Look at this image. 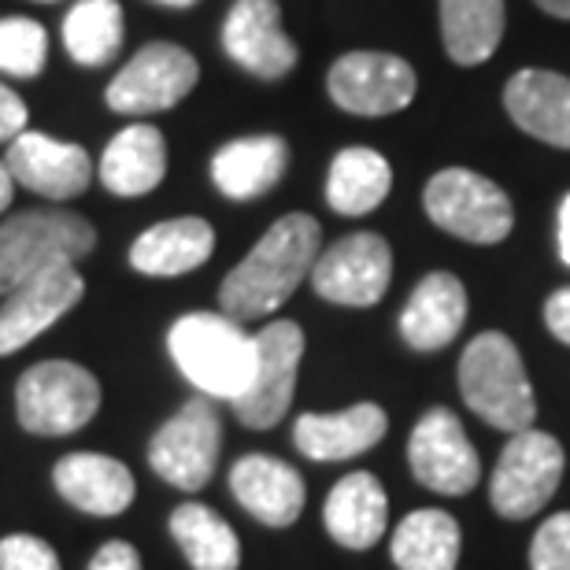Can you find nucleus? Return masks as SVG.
<instances>
[{
    "label": "nucleus",
    "mask_w": 570,
    "mask_h": 570,
    "mask_svg": "<svg viewBox=\"0 0 570 570\" xmlns=\"http://www.w3.org/2000/svg\"><path fill=\"white\" fill-rule=\"evenodd\" d=\"M41 4H52V0H41Z\"/></svg>",
    "instance_id": "nucleus-41"
},
{
    "label": "nucleus",
    "mask_w": 570,
    "mask_h": 570,
    "mask_svg": "<svg viewBox=\"0 0 570 570\" xmlns=\"http://www.w3.org/2000/svg\"><path fill=\"white\" fill-rule=\"evenodd\" d=\"M567 455L563 444L544 430L511 433L497 471L489 478V500L504 519H530L549 504L560 489Z\"/></svg>",
    "instance_id": "nucleus-7"
},
{
    "label": "nucleus",
    "mask_w": 570,
    "mask_h": 570,
    "mask_svg": "<svg viewBox=\"0 0 570 570\" xmlns=\"http://www.w3.org/2000/svg\"><path fill=\"white\" fill-rule=\"evenodd\" d=\"M4 167L19 186H27L45 200L82 197L94 181V164H89L82 145L56 141L38 130H22L16 141H8Z\"/></svg>",
    "instance_id": "nucleus-15"
},
{
    "label": "nucleus",
    "mask_w": 570,
    "mask_h": 570,
    "mask_svg": "<svg viewBox=\"0 0 570 570\" xmlns=\"http://www.w3.org/2000/svg\"><path fill=\"white\" fill-rule=\"evenodd\" d=\"M86 282L75 264L45 267L41 275L19 282L16 289L0 301V356H11L33 337H41L52 323L71 312L82 301Z\"/></svg>",
    "instance_id": "nucleus-14"
},
{
    "label": "nucleus",
    "mask_w": 570,
    "mask_h": 570,
    "mask_svg": "<svg viewBox=\"0 0 570 570\" xmlns=\"http://www.w3.org/2000/svg\"><path fill=\"white\" fill-rule=\"evenodd\" d=\"M330 100L352 116H393L412 105L415 71L393 52H345L326 75Z\"/></svg>",
    "instance_id": "nucleus-12"
},
{
    "label": "nucleus",
    "mask_w": 570,
    "mask_h": 570,
    "mask_svg": "<svg viewBox=\"0 0 570 570\" xmlns=\"http://www.w3.org/2000/svg\"><path fill=\"white\" fill-rule=\"evenodd\" d=\"M170 538L186 552L193 570L242 567V541H237L230 522H226L219 511H212L208 504L189 500V504L175 508V515H170Z\"/></svg>",
    "instance_id": "nucleus-28"
},
{
    "label": "nucleus",
    "mask_w": 570,
    "mask_h": 570,
    "mask_svg": "<svg viewBox=\"0 0 570 570\" xmlns=\"http://www.w3.org/2000/svg\"><path fill=\"white\" fill-rule=\"evenodd\" d=\"M460 393L466 407L485 419L489 426L504 430L508 438L519 430H530L538 419L527 367L508 334H478L460 356Z\"/></svg>",
    "instance_id": "nucleus-3"
},
{
    "label": "nucleus",
    "mask_w": 570,
    "mask_h": 570,
    "mask_svg": "<svg viewBox=\"0 0 570 570\" xmlns=\"http://www.w3.org/2000/svg\"><path fill=\"white\" fill-rule=\"evenodd\" d=\"M393 563L401 570H455L460 563V522L449 511H412L393 530Z\"/></svg>",
    "instance_id": "nucleus-29"
},
{
    "label": "nucleus",
    "mask_w": 570,
    "mask_h": 570,
    "mask_svg": "<svg viewBox=\"0 0 570 570\" xmlns=\"http://www.w3.org/2000/svg\"><path fill=\"white\" fill-rule=\"evenodd\" d=\"M178 371L212 401H237L256 371V337L223 312L181 315L167 334Z\"/></svg>",
    "instance_id": "nucleus-2"
},
{
    "label": "nucleus",
    "mask_w": 570,
    "mask_h": 570,
    "mask_svg": "<svg viewBox=\"0 0 570 570\" xmlns=\"http://www.w3.org/2000/svg\"><path fill=\"white\" fill-rule=\"evenodd\" d=\"M393 167L382 153L367 145L341 148L326 175V200L341 215H367L390 197Z\"/></svg>",
    "instance_id": "nucleus-26"
},
{
    "label": "nucleus",
    "mask_w": 570,
    "mask_h": 570,
    "mask_svg": "<svg viewBox=\"0 0 570 570\" xmlns=\"http://www.w3.org/2000/svg\"><path fill=\"white\" fill-rule=\"evenodd\" d=\"M63 45L75 63L100 67L122 49L119 0H78L63 19Z\"/></svg>",
    "instance_id": "nucleus-30"
},
{
    "label": "nucleus",
    "mask_w": 570,
    "mask_h": 570,
    "mask_svg": "<svg viewBox=\"0 0 570 570\" xmlns=\"http://www.w3.org/2000/svg\"><path fill=\"white\" fill-rule=\"evenodd\" d=\"M307 278H312L315 293L330 304H345V307L379 304L393 278L390 242L371 230L341 237L326 253H318Z\"/></svg>",
    "instance_id": "nucleus-11"
},
{
    "label": "nucleus",
    "mask_w": 570,
    "mask_h": 570,
    "mask_svg": "<svg viewBox=\"0 0 570 570\" xmlns=\"http://www.w3.org/2000/svg\"><path fill=\"white\" fill-rule=\"evenodd\" d=\"M466 323V289L449 271H433L415 285L401 312V337L415 352L449 348Z\"/></svg>",
    "instance_id": "nucleus-19"
},
{
    "label": "nucleus",
    "mask_w": 570,
    "mask_h": 570,
    "mask_svg": "<svg viewBox=\"0 0 570 570\" xmlns=\"http://www.w3.org/2000/svg\"><path fill=\"white\" fill-rule=\"evenodd\" d=\"M156 4H167V8H193L197 0H156Z\"/></svg>",
    "instance_id": "nucleus-40"
},
{
    "label": "nucleus",
    "mask_w": 570,
    "mask_h": 570,
    "mask_svg": "<svg viewBox=\"0 0 570 570\" xmlns=\"http://www.w3.org/2000/svg\"><path fill=\"white\" fill-rule=\"evenodd\" d=\"M11 189H16V178H11L8 167L0 164V212H4L8 204H11Z\"/></svg>",
    "instance_id": "nucleus-39"
},
{
    "label": "nucleus",
    "mask_w": 570,
    "mask_h": 570,
    "mask_svg": "<svg viewBox=\"0 0 570 570\" xmlns=\"http://www.w3.org/2000/svg\"><path fill=\"white\" fill-rule=\"evenodd\" d=\"M289 167V145L275 134H256L223 145L212 159V181L230 200H256L282 181Z\"/></svg>",
    "instance_id": "nucleus-24"
},
{
    "label": "nucleus",
    "mask_w": 570,
    "mask_h": 570,
    "mask_svg": "<svg viewBox=\"0 0 570 570\" xmlns=\"http://www.w3.org/2000/svg\"><path fill=\"white\" fill-rule=\"evenodd\" d=\"M52 482L60 489V497L71 508L86 511V515H122L134 504V474L127 463L111 460V455L97 452H75L63 455L52 471Z\"/></svg>",
    "instance_id": "nucleus-18"
},
{
    "label": "nucleus",
    "mask_w": 570,
    "mask_h": 570,
    "mask_svg": "<svg viewBox=\"0 0 570 570\" xmlns=\"http://www.w3.org/2000/svg\"><path fill=\"white\" fill-rule=\"evenodd\" d=\"M256 337V371L248 390L237 396L234 412L248 430H271L278 426L293 404L296 371L304 356V330L289 318H275Z\"/></svg>",
    "instance_id": "nucleus-9"
},
{
    "label": "nucleus",
    "mask_w": 570,
    "mask_h": 570,
    "mask_svg": "<svg viewBox=\"0 0 570 570\" xmlns=\"http://www.w3.org/2000/svg\"><path fill=\"white\" fill-rule=\"evenodd\" d=\"M215 253V230L212 223L186 215V219L156 223L130 245V267L138 275L153 278H178L208 264Z\"/></svg>",
    "instance_id": "nucleus-23"
},
{
    "label": "nucleus",
    "mask_w": 570,
    "mask_h": 570,
    "mask_svg": "<svg viewBox=\"0 0 570 570\" xmlns=\"http://www.w3.org/2000/svg\"><path fill=\"white\" fill-rule=\"evenodd\" d=\"M27 105L8 86H0V141H16L27 130Z\"/></svg>",
    "instance_id": "nucleus-34"
},
{
    "label": "nucleus",
    "mask_w": 570,
    "mask_h": 570,
    "mask_svg": "<svg viewBox=\"0 0 570 570\" xmlns=\"http://www.w3.org/2000/svg\"><path fill=\"white\" fill-rule=\"evenodd\" d=\"M230 493L237 497L248 515L259 519L264 527L285 530L301 519L304 511V478L293 471L285 460L275 455H242L230 471Z\"/></svg>",
    "instance_id": "nucleus-17"
},
{
    "label": "nucleus",
    "mask_w": 570,
    "mask_h": 570,
    "mask_svg": "<svg viewBox=\"0 0 570 570\" xmlns=\"http://www.w3.org/2000/svg\"><path fill=\"white\" fill-rule=\"evenodd\" d=\"M0 570H60V556L33 533H11L0 541Z\"/></svg>",
    "instance_id": "nucleus-33"
},
{
    "label": "nucleus",
    "mask_w": 570,
    "mask_h": 570,
    "mask_svg": "<svg viewBox=\"0 0 570 570\" xmlns=\"http://www.w3.org/2000/svg\"><path fill=\"white\" fill-rule=\"evenodd\" d=\"M45 56H49V33L41 22L11 16L0 19V71L16 78L41 75Z\"/></svg>",
    "instance_id": "nucleus-31"
},
{
    "label": "nucleus",
    "mask_w": 570,
    "mask_h": 570,
    "mask_svg": "<svg viewBox=\"0 0 570 570\" xmlns=\"http://www.w3.org/2000/svg\"><path fill=\"white\" fill-rule=\"evenodd\" d=\"M530 570H570V511L544 519L533 533Z\"/></svg>",
    "instance_id": "nucleus-32"
},
{
    "label": "nucleus",
    "mask_w": 570,
    "mask_h": 570,
    "mask_svg": "<svg viewBox=\"0 0 570 570\" xmlns=\"http://www.w3.org/2000/svg\"><path fill=\"white\" fill-rule=\"evenodd\" d=\"M318 245H323V226L312 215H282L259 237L253 253L223 278V315L237 318V323H253V318H267L271 312H278L296 293V285L312 275Z\"/></svg>",
    "instance_id": "nucleus-1"
},
{
    "label": "nucleus",
    "mask_w": 570,
    "mask_h": 570,
    "mask_svg": "<svg viewBox=\"0 0 570 570\" xmlns=\"http://www.w3.org/2000/svg\"><path fill=\"white\" fill-rule=\"evenodd\" d=\"M423 204L433 226L474 245L504 242L511 226H515V208H511L508 193L485 175H474V170L463 167L438 170L426 181Z\"/></svg>",
    "instance_id": "nucleus-6"
},
{
    "label": "nucleus",
    "mask_w": 570,
    "mask_h": 570,
    "mask_svg": "<svg viewBox=\"0 0 570 570\" xmlns=\"http://www.w3.org/2000/svg\"><path fill=\"white\" fill-rule=\"evenodd\" d=\"M385 522H390V500H385V489L371 471L345 474L330 489L323 504V527L337 544L356 552L374 549L385 533Z\"/></svg>",
    "instance_id": "nucleus-22"
},
{
    "label": "nucleus",
    "mask_w": 570,
    "mask_h": 570,
    "mask_svg": "<svg viewBox=\"0 0 570 570\" xmlns=\"http://www.w3.org/2000/svg\"><path fill=\"white\" fill-rule=\"evenodd\" d=\"M219 407H215L212 396L200 393L181 404L178 415L156 430V438L148 441V463H153V471L164 482L186 489V493H197V489L212 482L215 463H219Z\"/></svg>",
    "instance_id": "nucleus-8"
},
{
    "label": "nucleus",
    "mask_w": 570,
    "mask_h": 570,
    "mask_svg": "<svg viewBox=\"0 0 570 570\" xmlns=\"http://www.w3.org/2000/svg\"><path fill=\"white\" fill-rule=\"evenodd\" d=\"M560 259L570 267V193L560 204Z\"/></svg>",
    "instance_id": "nucleus-37"
},
{
    "label": "nucleus",
    "mask_w": 570,
    "mask_h": 570,
    "mask_svg": "<svg viewBox=\"0 0 570 570\" xmlns=\"http://www.w3.org/2000/svg\"><path fill=\"white\" fill-rule=\"evenodd\" d=\"M544 323H549L552 337H560L570 345V289H556L544 304Z\"/></svg>",
    "instance_id": "nucleus-36"
},
{
    "label": "nucleus",
    "mask_w": 570,
    "mask_h": 570,
    "mask_svg": "<svg viewBox=\"0 0 570 570\" xmlns=\"http://www.w3.org/2000/svg\"><path fill=\"white\" fill-rule=\"evenodd\" d=\"M100 412L97 374L71 360H45L16 385L19 426L38 438H67Z\"/></svg>",
    "instance_id": "nucleus-5"
},
{
    "label": "nucleus",
    "mask_w": 570,
    "mask_h": 570,
    "mask_svg": "<svg viewBox=\"0 0 570 570\" xmlns=\"http://www.w3.org/2000/svg\"><path fill=\"white\" fill-rule=\"evenodd\" d=\"M167 175V141L148 122L119 130L100 156V181L116 197H145Z\"/></svg>",
    "instance_id": "nucleus-25"
},
{
    "label": "nucleus",
    "mask_w": 570,
    "mask_h": 570,
    "mask_svg": "<svg viewBox=\"0 0 570 570\" xmlns=\"http://www.w3.org/2000/svg\"><path fill=\"white\" fill-rule=\"evenodd\" d=\"M407 463H412V474L419 482L441 497L471 493L478 478H482L478 449L466 441L463 423L449 407H430L415 423L412 441H407Z\"/></svg>",
    "instance_id": "nucleus-13"
},
{
    "label": "nucleus",
    "mask_w": 570,
    "mask_h": 570,
    "mask_svg": "<svg viewBox=\"0 0 570 570\" xmlns=\"http://www.w3.org/2000/svg\"><path fill=\"white\" fill-rule=\"evenodd\" d=\"M223 49L237 67L264 82H278L301 60L296 45L282 30L278 0H237L223 22Z\"/></svg>",
    "instance_id": "nucleus-16"
},
{
    "label": "nucleus",
    "mask_w": 570,
    "mask_h": 570,
    "mask_svg": "<svg viewBox=\"0 0 570 570\" xmlns=\"http://www.w3.org/2000/svg\"><path fill=\"white\" fill-rule=\"evenodd\" d=\"M200 67L181 45L153 41L108 86V108L119 116H156L193 94Z\"/></svg>",
    "instance_id": "nucleus-10"
},
{
    "label": "nucleus",
    "mask_w": 570,
    "mask_h": 570,
    "mask_svg": "<svg viewBox=\"0 0 570 570\" xmlns=\"http://www.w3.org/2000/svg\"><path fill=\"white\" fill-rule=\"evenodd\" d=\"M97 248L94 223L75 212L38 208L0 223V296L45 267L78 264Z\"/></svg>",
    "instance_id": "nucleus-4"
},
{
    "label": "nucleus",
    "mask_w": 570,
    "mask_h": 570,
    "mask_svg": "<svg viewBox=\"0 0 570 570\" xmlns=\"http://www.w3.org/2000/svg\"><path fill=\"white\" fill-rule=\"evenodd\" d=\"M504 108L519 130L544 145L570 148V78L527 67L504 86Z\"/></svg>",
    "instance_id": "nucleus-20"
},
{
    "label": "nucleus",
    "mask_w": 570,
    "mask_h": 570,
    "mask_svg": "<svg viewBox=\"0 0 570 570\" xmlns=\"http://www.w3.org/2000/svg\"><path fill=\"white\" fill-rule=\"evenodd\" d=\"M504 38V0H441V41L449 60L485 63Z\"/></svg>",
    "instance_id": "nucleus-27"
},
{
    "label": "nucleus",
    "mask_w": 570,
    "mask_h": 570,
    "mask_svg": "<svg viewBox=\"0 0 570 570\" xmlns=\"http://www.w3.org/2000/svg\"><path fill=\"white\" fill-rule=\"evenodd\" d=\"M89 570H141V556L127 541H108L105 549L89 560Z\"/></svg>",
    "instance_id": "nucleus-35"
},
{
    "label": "nucleus",
    "mask_w": 570,
    "mask_h": 570,
    "mask_svg": "<svg viewBox=\"0 0 570 570\" xmlns=\"http://www.w3.org/2000/svg\"><path fill=\"white\" fill-rule=\"evenodd\" d=\"M385 430H390V419H385L379 404H352L345 412L301 415L293 426V441L307 460L334 463L374 449L385 438Z\"/></svg>",
    "instance_id": "nucleus-21"
},
{
    "label": "nucleus",
    "mask_w": 570,
    "mask_h": 570,
    "mask_svg": "<svg viewBox=\"0 0 570 570\" xmlns=\"http://www.w3.org/2000/svg\"><path fill=\"white\" fill-rule=\"evenodd\" d=\"M541 11H549L556 19H570V0H533Z\"/></svg>",
    "instance_id": "nucleus-38"
}]
</instances>
